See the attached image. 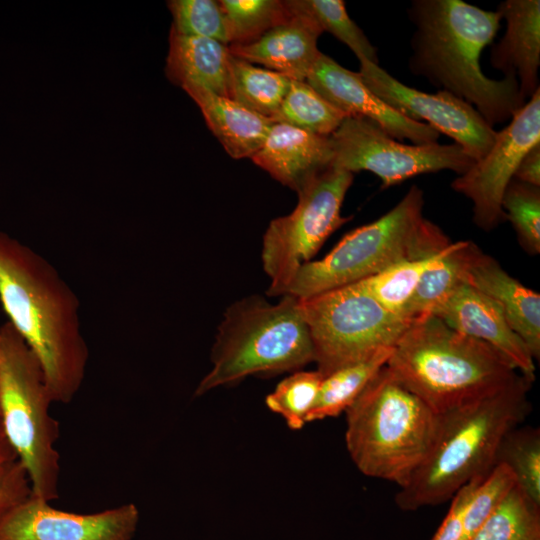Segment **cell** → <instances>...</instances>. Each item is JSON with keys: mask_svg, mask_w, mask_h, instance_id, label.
Returning a JSON list of instances; mask_svg holds the SVG:
<instances>
[{"mask_svg": "<svg viewBox=\"0 0 540 540\" xmlns=\"http://www.w3.org/2000/svg\"><path fill=\"white\" fill-rule=\"evenodd\" d=\"M0 302L36 356L53 402L80 390L89 350L76 293L43 256L0 231Z\"/></svg>", "mask_w": 540, "mask_h": 540, "instance_id": "obj_1", "label": "cell"}, {"mask_svg": "<svg viewBox=\"0 0 540 540\" xmlns=\"http://www.w3.org/2000/svg\"><path fill=\"white\" fill-rule=\"evenodd\" d=\"M409 16L416 27L409 61L414 74L471 104L492 128L525 104L516 77L490 79L480 66L500 27L498 11L461 0H416Z\"/></svg>", "mask_w": 540, "mask_h": 540, "instance_id": "obj_2", "label": "cell"}, {"mask_svg": "<svg viewBox=\"0 0 540 540\" xmlns=\"http://www.w3.org/2000/svg\"><path fill=\"white\" fill-rule=\"evenodd\" d=\"M532 381L519 374L499 390L438 414L432 445L395 495L403 511L436 506L495 466L505 435L526 419Z\"/></svg>", "mask_w": 540, "mask_h": 540, "instance_id": "obj_3", "label": "cell"}, {"mask_svg": "<svg viewBox=\"0 0 540 540\" xmlns=\"http://www.w3.org/2000/svg\"><path fill=\"white\" fill-rule=\"evenodd\" d=\"M386 365L437 414L491 394L520 374L500 352L431 314L411 320Z\"/></svg>", "mask_w": 540, "mask_h": 540, "instance_id": "obj_4", "label": "cell"}, {"mask_svg": "<svg viewBox=\"0 0 540 540\" xmlns=\"http://www.w3.org/2000/svg\"><path fill=\"white\" fill-rule=\"evenodd\" d=\"M345 442L365 476L402 487L426 457L438 414L385 365L346 409Z\"/></svg>", "mask_w": 540, "mask_h": 540, "instance_id": "obj_5", "label": "cell"}, {"mask_svg": "<svg viewBox=\"0 0 540 540\" xmlns=\"http://www.w3.org/2000/svg\"><path fill=\"white\" fill-rule=\"evenodd\" d=\"M423 206V191L413 185L385 215L346 234L324 258L303 264L285 295L307 298L442 251L452 242L424 218Z\"/></svg>", "mask_w": 540, "mask_h": 540, "instance_id": "obj_6", "label": "cell"}, {"mask_svg": "<svg viewBox=\"0 0 540 540\" xmlns=\"http://www.w3.org/2000/svg\"><path fill=\"white\" fill-rule=\"evenodd\" d=\"M310 362L313 345L299 299L283 295L271 304L251 296L226 310L211 351L212 367L195 396L251 375L298 371Z\"/></svg>", "mask_w": 540, "mask_h": 540, "instance_id": "obj_7", "label": "cell"}, {"mask_svg": "<svg viewBox=\"0 0 540 540\" xmlns=\"http://www.w3.org/2000/svg\"><path fill=\"white\" fill-rule=\"evenodd\" d=\"M54 403L41 366L23 338L6 322L0 326V420L24 467L32 495L58 498L59 422L50 413Z\"/></svg>", "mask_w": 540, "mask_h": 540, "instance_id": "obj_8", "label": "cell"}, {"mask_svg": "<svg viewBox=\"0 0 540 540\" xmlns=\"http://www.w3.org/2000/svg\"><path fill=\"white\" fill-rule=\"evenodd\" d=\"M299 304L323 377L394 347L411 322L386 310L356 283L299 299Z\"/></svg>", "mask_w": 540, "mask_h": 540, "instance_id": "obj_9", "label": "cell"}, {"mask_svg": "<svg viewBox=\"0 0 540 540\" xmlns=\"http://www.w3.org/2000/svg\"><path fill=\"white\" fill-rule=\"evenodd\" d=\"M352 182L353 173L331 166L297 192L290 214L269 223L261 251L269 295H285L298 269L350 219L341 215V207Z\"/></svg>", "mask_w": 540, "mask_h": 540, "instance_id": "obj_10", "label": "cell"}, {"mask_svg": "<svg viewBox=\"0 0 540 540\" xmlns=\"http://www.w3.org/2000/svg\"><path fill=\"white\" fill-rule=\"evenodd\" d=\"M329 137L333 166L351 173L369 171L381 179L382 188L441 170L462 175L475 162L456 143L404 144L358 116H347Z\"/></svg>", "mask_w": 540, "mask_h": 540, "instance_id": "obj_11", "label": "cell"}, {"mask_svg": "<svg viewBox=\"0 0 540 540\" xmlns=\"http://www.w3.org/2000/svg\"><path fill=\"white\" fill-rule=\"evenodd\" d=\"M540 144V89L496 133L488 152L452 182V188L473 203V221L485 231L505 221L501 201L522 158Z\"/></svg>", "mask_w": 540, "mask_h": 540, "instance_id": "obj_12", "label": "cell"}, {"mask_svg": "<svg viewBox=\"0 0 540 540\" xmlns=\"http://www.w3.org/2000/svg\"><path fill=\"white\" fill-rule=\"evenodd\" d=\"M359 62L358 73L373 93L407 118L425 120L452 138L474 161L493 145L497 132L471 104L445 90L433 94L408 87L378 64L364 59Z\"/></svg>", "mask_w": 540, "mask_h": 540, "instance_id": "obj_13", "label": "cell"}, {"mask_svg": "<svg viewBox=\"0 0 540 540\" xmlns=\"http://www.w3.org/2000/svg\"><path fill=\"white\" fill-rule=\"evenodd\" d=\"M138 523L133 503L78 514L56 509L31 493L0 520V540H132Z\"/></svg>", "mask_w": 540, "mask_h": 540, "instance_id": "obj_14", "label": "cell"}, {"mask_svg": "<svg viewBox=\"0 0 540 540\" xmlns=\"http://www.w3.org/2000/svg\"><path fill=\"white\" fill-rule=\"evenodd\" d=\"M323 98L348 116L367 118L402 142L436 143L440 133L426 123L411 120L373 93L360 74L321 53L306 78Z\"/></svg>", "mask_w": 540, "mask_h": 540, "instance_id": "obj_15", "label": "cell"}, {"mask_svg": "<svg viewBox=\"0 0 540 540\" xmlns=\"http://www.w3.org/2000/svg\"><path fill=\"white\" fill-rule=\"evenodd\" d=\"M431 315L451 329L488 344L534 382L536 364L529 349L510 327L500 307L473 286H459Z\"/></svg>", "mask_w": 540, "mask_h": 540, "instance_id": "obj_16", "label": "cell"}, {"mask_svg": "<svg viewBox=\"0 0 540 540\" xmlns=\"http://www.w3.org/2000/svg\"><path fill=\"white\" fill-rule=\"evenodd\" d=\"M290 17L255 40L230 44V53L249 63L261 64L292 80L306 81L321 52L317 41L322 29L298 0L286 1Z\"/></svg>", "mask_w": 540, "mask_h": 540, "instance_id": "obj_17", "label": "cell"}, {"mask_svg": "<svg viewBox=\"0 0 540 540\" xmlns=\"http://www.w3.org/2000/svg\"><path fill=\"white\" fill-rule=\"evenodd\" d=\"M251 159L278 182L298 192L333 166L334 153L329 136L274 122Z\"/></svg>", "mask_w": 540, "mask_h": 540, "instance_id": "obj_18", "label": "cell"}, {"mask_svg": "<svg viewBox=\"0 0 540 540\" xmlns=\"http://www.w3.org/2000/svg\"><path fill=\"white\" fill-rule=\"evenodd\" d=\"M506 32L491 50V63L505 76L516 77L524 99L539 88L540 1L506 0L498 10Z\"/></svg>", "mask_w": 540, "mask_h": 540, "instance_id": "obj_19", "label": "cell"}, {"mask_svg": "<svg viewBox=\"0 0 540 540\" xmlns=\"http://www.w3.org/2000/svg\"><path fill=\"white\" fill-rule=\"evenodd\" d=\"M466 283L491 298L523 340L534 360L540 357V294L509 275L482 252L471 263Z\"/></svg>", "mask_w": 540, "mask_h": 540, "instance_id": "obj_20", "label": "cell"}, {"mask_svg": "<svg viewBox=\"0 0 540 540\" xmlns=\"http://www.w3.org/2000/svg\"><path fill=\"white\" fill-rule=\"evenodd\" d=\"M231 53L217 40L181 35L170 29L167 78L182 89L201 87L228 98Z\"/></svg>", "mask_w": 540, "mask_h": 540, "instance_id": "obj_21", "label": "cell"}, {"mask_svg": "<svg viewBox=\"0 0 540 540\" xmlns=\"http://www.w3.org/2000/svg\"><path fill=\"white\" fill-rule=\"evenodd\" d=\"M226 152L235 159L251 158L264 143L274 121L227 97L201 87L183 89Z\"/></svg>", "mask_w": 540, "mask_h": 540, "instance_id": "obj_22", "label": "cell"}, {"mask_svg": "<svg viewBox=\"0 0 540 540\" xmlns=\"http://www.w3.org/2000/svg\"><path fill=\"white\" fill-rule=\"evenodd\" d=\"M480 251L471 241L452 243L449 251L424 272L404 317L413 320L431 314L437 305L466 283L467 271Z\"/></svg>", "mask_w": 540, "mask_h": 540, "instance_id": "obj_23", "label": "cell"}, {"mask_svg": "<svg viewBox=\"0 0 540 540\" xmlns=\"http://www.w3.org/2000/svg\"><path fill=\"white\" fill-rule=\"evenodd\" d=\"M392 351L393 347L384 348L370 358L343 366L324 376L314 406L307 416V423L345 412L387 364Z\"/></svg>", "mask_w": 540, "mask_h": 540, "instance_id": "obj_24", "label": "cell"}, {"mask_svg": "<svg viewBox=\"0 0 540 540\" xmlns=\"http://www.w3.org/2000/svg\"><path fill=\"white\" fill-rule=\"evenodd\" d=\"M292 79L234 57L230 59L228 98L273 119L289 91Z\"/></svg>", "mask_w": 540, "mask_h": 540, "instance_id": "obj_25", "label": "cell"}, {"mask_svg": "<svg viewBox=\"0 0 540 540\" xmlns=\"http://www.w3.org/2000/svg\"><path fill=\"white\" fill-rule=\"evenodd\" d=\"M451 245L432 256L397 263L356 284L386 310L406 319L405 310L424 272L445 255Z\"/></svg>", "mask_w": 540, "mask_h": 540, "instance_id": "obj_26", "label": "cell"}, {"mask_svg": "<svg viewBox=\"0 0 540 540\" xmlns=\"http://www.w3.org/2000/svg\"><path fill=\"white\" fill-rule=\"evenodd\" d=\"M347 116L306 81L292 80L272 120L317 135L330 136Z\"/></svg>", "mask_w": 540, "mask_h": 540, "instance_id": "obj_27", "label": "cell"}, {"mask_svg": "<svg viewBox=\"0 0 540 540\" xmlns=\"http://www.w3.org/2000/svg\"><path fill=\"white\" fill-rule=\"evenodd\" d=\"M469 540H540V506L515 486Z\"/></svg>", "mask_w": 540, "mask_h": 540, "instance_id": "obj_28", "label": "cell"}, {"mask_svg": "<svg viewBox=\"0 0 540 540\" xmlns=\"http://www.w3.org/2000/svg\"><path fill=\"white\" fill-rule=\"evenodd\" d=\"M505 464L513 473L516 486L540 506V432L538 428L517 426L503 438L496 464Z\"/></svg>", "mask_w": 540, "mask_h": 540, "instance_id": "obj_29", "label": "cell"}, {"mask_svg": "<svg viewBox=\"0 0 540 540\" xmlns=\"http://www.w3.org/2000/svg\"><path fill=\"white\" fill-rule=\"evenodd\" d=\"M230 44L247 43L290 17L286 1L222 0Z\"/></svg>", "mask_w": 540, "mask_h": 540, "instance_id": "obj_30", "label": "cell"}, {"mask_svg": "<svg viewBox=\"0 0 540 540\" xmlns=\"http://www.w3.org/2000/svg\"><path fill=\"white\" fill-rule=\"evenodd\" d=\"M323 375L317 371H294L266 396L265 403L292 430H300L316 401Z\"/></svg>", "mask_w": 540, "mask_h": 540, "instance_id": "obj_31", "label": "cell"}, {"mask_svg": "<svg viewBox=\"0 0 540 540\" xmlns=\"http://www.w3.org/2000/svg\"><path fill=\"white\" fill-rule=\"evenodd\" d=\"M501 207L512 224L520 245L531 255L540 253V189L512 179L505 189Z\"/></svg>", "mask_w": 540, "mask_h": 540, "instance_id": "obj_32", "label": "cell"}, {"mask_svg": "<svg viewBox=\"0 0 540 540\" xmlns=\"http://www.w3.org/2000/svg\"><path fill=\"white\" fill-rule=\"evenodd\" d=\"M300 6L309 13L321 27L347 45L358 60L378 64L377 49L363 31L348 16L342 0H298Z\"/></svg>", "mask_w": 540, "mask_h": 540, "instance_id": "obj_33", "label": "cell"}, {"mask_svg": "<svg viewBox=\"0 0 540 540\" xmlns=\"http://www.w3.org/2000/svg\"><path fill=\"white\" fill-rule=\"evenodd\" d=\"M167 6L173 18L171 30L174 32L230 44L226 16L219 1L172 0Z\"/></svg>", "mask_w": 540, "mask_h": 540, "instance_id": "obj_34", "label": "cell"}, {"mask_svg": "<svg viewBox=\"0 0 540 540\" xmlns=\"http://www.w3.org/2000/svg\"><path fill=\"white\" fill-rule=\"evenodd\" d=\"M516 486L512 471L496 464L475 489L464 513L461 540H469Z\"/></svg>", "mask_w": 540, "mask_h": 540, "instance_id": "obj_35", "label": "cell"}, {"mask_svg": "<svg viewBox=\"0 0 540 540\" xmlns=\"http://www.w3.org/2000/svg\"><path fill=\"white\" fill-rule=\"evenodd\" d=\"M30 494L28 475L18 460L0 471V520L13 506Z\"/></svg>", "mask_w": 540, "mask_h": 540, "instance_id": "obj_36", "label": "cell"}, {"mask_svg": "<svg viewBox=\"0 0 540 540\" xmlns=\"http://www.w3.org/2000/svg\"><path fill=\"white\" fill-rule=\"evenodd\" d=\"M483 478H474L455 493L449 511L432 540H461L466 507Z\"/></svg>", "mask_w": 540, "mask_h": 540, "instance_id": "obj_37", "label": "cell"}, {"mask_svg": "<svg viewBox=\"0 0 540 540\" xmlns=\"http://www.w3.org/2000/svg\"><path fill=\"white\" fill-rule=\"evenodd\" d=\"M513 178L532 186H540V144L532 147L522 158Z\"/></svg>", "mask_w": 540, "mask_h": 540, "instance_id": "obj_38", "label": "cell"}, {"mask_svg": "<svg viewBox=\"0 0 540 540\" xmlns=\"http://www.w3.org/2000/svg\"><path fill=\"white\" fill-rule=\"evenodd\" d=\"M16 460H18L16 453L5 435L0 420V471Z\"/></svg>", "mask_w": 540, "mask_h": 540, "instance_id": "obj_39", "label": "cell"}]
</instances>
